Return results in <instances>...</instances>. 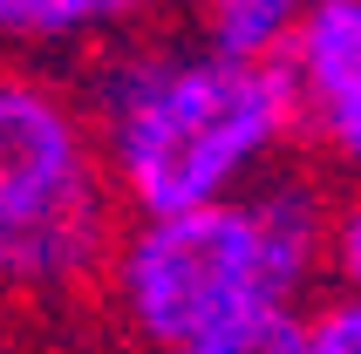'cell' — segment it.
Segmentation results:
<instances>
[{
	"instance_id": "cell-1",
	"label": "cell",
	"mask_w": 361,
	"mask_h": 354,
	"mask_svg": "<svg viewBox=\"0 0 361 354\" xmlns=\"http://www.w3.org/2000/svg\"><path fill=\"white\" fill-rule=\"evenodd\" d=\"M82 102L130 218L232 205L300 157L293 89L280 61H239L184 35L123 41L82 61Z\"/></svg>"
},
{
	"instance_id": "cell-2",
	"label": "cell",
	"mask_w": 361,
	"mask_h": 354,
	"mask_svg": "<svg viewBox=\"0 0 361 354\" xmlns=\"http://www.w3.org/2000/svg\"><path fill=\"white\" fill-rule=\"evenodd\" d=\"M334 205L314 164H280L232 205L130 218L96 300L130 354H184L266 314H307L327 286Z\"/></svg>"
},
{
	"instance_id": "cell-3",
	"label": "cell",
	"mask_w": 361,
	"mask_h": 354,
	"mask_svg": "<svg viewBox=\"0 0 361 354\" xmlns=\"http://www.w3.org/2000/svg\"><path fill=\"white\" fill-rule=\"evenodd\" d=\"M123 225L82 89L35 61H0V300L55 307L96 293Z\"/></svg>"
},
{
	"instance_id": "cell-4",
	"label": "cell",
	"mask_w": 361,
	"mask_h": 354,
	"mask_svg": "<svg viewBox=\"0 0 361 354\" xmlns=\"http://www.w3.org/2000/svg\"><path fill=\"white\" fill-rule=\"evenodd\" d=\"M280 68L293 89L300 164L321 177H361V0H314Z\"/></svg>"
},
{
	"instance_id": "cell-5",
	"label": "cell",
	"mask_w": 361,
	"mask_h": 354,
	"mask_svg": "<svg viewBox=\"0 0 361 354\" xmlns=\"http://www.w3.org/2000/svg\"><path fill=\"white\" fill-rule=\"evenodd\" d=\"M171 0H0V61H48L82 55L96 61L123 41L150 35Z\"/></svg>"
},
{
	"instance_id": "cell-6",
	"label": "cell",
	"mask_w": 361,
	"mask_h": 354,
	"mask_svg": "<svg viewBox=\"0 0 361 354\" xmlns=\"http://www.w3.org/2000/svg\"><path fill=\"white\" fill-rule=\"evenodd\" d=\"M307 14H314V0H184L191 35L239 61H280Z\"/></svg>"
},
{
	"instance_id": "cell-7",
	"label": "cell",
	"mask_w": 361,
	"mask_h": 354,
	"mask_svg": "<svg viewBox=\"0 0 361 354\" xmlns=\"http://www.w3.org/2000/svg\"><path fill=\"white\" fill-rule=\"evenodd\" d=\"M184 354H307V314H266V320H245L232 334L204 341V348H184Z\"/></svg>"
},
{
	"instance_id": "cell-8",
	"label": "cell",
	"mask_w": 361,
	"mask_h": 354,
	"mask_svg": "<svg viewBox=\"0 0 361 354\" xmlns=\"http://www.w3.org/2000/svg\"><path fill=\"white\" fill-rule=\"evenodd\" d=\"M307 354H361V300L327 293L307 307Z\"/></svg>"
},
{
	"instance_id": "cell-9",
	"label": "cell",
	"mask_w": 361,
	"mask_h": 354,
	"mask_svg": "<svg viewBox=\"0 0 361 354\" xmlns=\"http://www.w3.org/2000/svg\"><path fill=\"white\" fill-rule=\"evenodd\" d=\"M327 286L341 300H361V191L334 205V252H327Z\"/></svg>"
}]
</instances>
